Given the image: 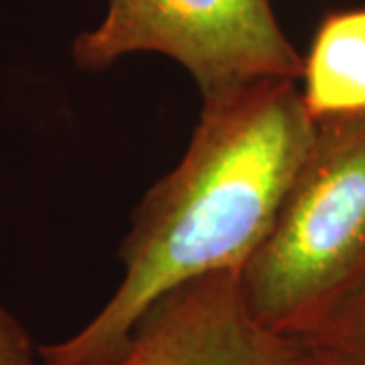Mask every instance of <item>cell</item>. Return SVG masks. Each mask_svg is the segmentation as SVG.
Here are the masks:
<instances>
[{"instance_id": "cell-1", "label": "cell", "mask_w": 365, "mask_h": 365, "mask_svg": "<svg viewBox=\"0 0 365 365\" xmlns=\"http://www.w3.org/2000/svg\"><path fill=\"white\" fill-rule=\"evenodd\" d=\"M299 81L268 79L203 100L181 160L132 213L112 297L41 365H110L132 329L175 288L242 270L272 227L313 143Z\"/></svg>"}, {"instance_id": "cell-2", "label": "cell", "mask_w": 365, "mask_h": 365, "mask_svg": "<svg viewBox=\"0 0 365 365\" xmlns=\"http://www.w3.org/2000/svg\"><path fill=\"white\" fill-rule=\"evenodd\" d=\"M252 313L309 339L365 280V112L319 120L272 227L242 268Z\"/></svg>"}, {"instance_id": "cell-3", "label": "cell", "mask_w": 365, "mask_h": 365, "mask_svg": "<svg viewBox=\"0 0 365 365\" xmlns=\"http://www.w3.org/2000/svg\"><path fill=\"white\" fill-rule=\"evenodd\" d=\"M134 53L177 61L203 100L302 76V55L272 0H110L100 25L79 33L71 47L86 71H104Z\"/></svg>"}, {"instance_id": "cell-4", "label": "cell", "mask_w": 365, "mask_h": 365, "mask_svg": "<svg viewBox=\"0 0 365 365\" xmlns=\"http://www.w3.org/2000/svg\"><path fill=\"white\" fill-rule=\"evenodd\" d=\"M242 270L207 274L175 288L132 329L110 365H294L302 339L252 313Z\"/></svg>"}, {"instance_id": "cell-5", "label": "cell", "mask_w": 365, "mask_h": 365, "mask_svg": "<svg viewBox=\"0 0 365 365\" xmlns=\"http://www.w3.org/2000/svg\"><path fill=\"white\" fill-rule=\"evenodd\" d=\"M300 98L313 120L365 112V6L329 13L302 55Z\"/></svg>"}, {"instance_id": "cell-6", "label": "cell", "mask_w": 365, "mask_h": 365, "mask_svg": "<svg viewBox=\"0 0 365 365\" xmlns=\"http://www.w3.org/2000/svg\"><path fill=\"white\" fill-rule=\"evenodd\" d=\"M307 341L337 353L351 365H365V280Z\"/></svg>"}, {"instance_id": "cell-7", "label": "cell", "mask_w": 365, "mask_h": 365, "mask_svg": "<svg viewBox=\"0 0 365 365\" xmlns=\"http://www.w3.org/2000/svg\"><path fill=\"white\" fill-rule=\"evenodd\" d=\"M0 365H41L39 347L19 319L0 304Z\"/></svg>"}, {"instance_id": "cell-8", "label": "cell", "mask_w": 365, "mask_h": 365, "mask_svg": "<svg viewBox=\"0 0 365 365\" xmlns=\"http://www.w3.org/2000/svg\"><path fill=\"white\" fill-rule=\"evenodd\" d=\"M294 365H351L339 357L337 353L329 351L325 347L317 345L313 341L302 339V347H300L299 359Z\"/></svg>"}]
</instances>
